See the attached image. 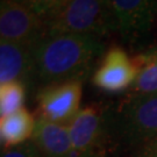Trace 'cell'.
<instances>
[{
    "mask_svg": "<svg viewBox=\"0 0 157 157\" xmlns=\"http://www.w3.org/2000/svg\"><path fill=\"white\" fill-rule=\"evenodd\" d=\"M12 1H15V2H19V4H25L26 5V1L27 0H12Z\"/></svg>",
    "mask_w": 157,
    "mask_h": 157,
    "instance_id": "17",
    "label": "cell"
},
{
    "mask_svg": "<svg viewBox=\"0 0 157 157\" xmlns=\"http://www.w3.org/2000/svg\"><path fill=\"white\" fill-rule=\"evenodd\" d=\"M1 157H42L37 147L32 140L25 142L22 144L8 148H2Z\"/></svg>",
    "mask_w": 157,
    "mask_h": 157,
    "instance_id": "15",
    "label": "cell"
},
{
    "mask_svg": "<svg viewBox=\"0 0 157 157\" xmlns=\"http://www.w3.org/2000/svg\"><path fill=\"white\" fill-rule=\"evenodd\" d=\"M26 89L22 83L12 82L0 85V119L23 108Z\"/></svg>",
    "mask_w": 157,
    "mask_h": 157,
    "instance_id": "13",
    "label": "cell"
},
{
    "mask_svg": "<svg viewBox=\"0 0 157 157\" xmlns=\"http://www.w3.org/2000/svg\"><path fill=\"white\" fill-rule=\"evenodd\" d=\"M47 23V33L99 37L113 30L108 0H69Z\"/></svg>",
    "mask_w": 157,
    "mask_h": 157,
    "instance_id": "2",
    "label": "cell"
},
{
    "mask_svg": "<svg viewBox=\"0 0 157 157\" xmlns=\"http://www.w3.org/2000/svg\"><path fill=\"white\" fill-rule=\"evenodd\" d=\"M113 30L126 37L149 32L157 14V0H108Z\"/></svg>",
    "mask_w": 157,
    "mask_h": 157,
    "instance_id": "7",
    "label": "cell"
},
{
    "mask_svg": "<svg viewBox=\"0 0 157 157\" xmlns=\"http://www.w3.org/2000/svg\"><path fill=\"white\" fill-rule=\"evenodd\" d=\"M47 34V23L27 5L12 0L0 2V40L35 45Z\"/></svg>",
    "mask_w": 157,
    "mask_h": 157,
    "instance_id": "4",
    "label": "cell"
},
{
    "mask_svg": "<svg viewBox=\"0 0 157 157\" xmlns=\"http://www.w3.org/2000/svg\"><path fill=\"white\" fill-rule=\"evenodd\" d=\"M77 157H102L106 152V119L97 107L82 108L67 124Z\"/></svg>",
    "mask_w": 157,
    "mask_h": 157,
    "instance_id": "5",
    "label": "cell"
},
{
    "mask_svg": "<svg viewBox=\"0 0 157 157\" xmlns=\"http://www.w3.org/2000/svg\"><path fill=\"white\" fill-rule=\"evenodd\" d=\"M137 67L124 49L113 47L105 54L92 77L93 84L106 92H120L132 87L137 77Z\"/></svg>",
    "mask_w": 157,
    "mask_h": 157,
    "instance_id": "8",
    "label": "cell"
},
{
    "mask_svg": "<svg viewBox=\"0 0 157 157\" xmlns=\"http://www.w3.org/2000/svg\"><path fill=\"white\" fill-rule=\"evenodd\" d=\"M82 82L72 80L41 87L37 93L39 117L61 124H69L80 111Z\"/></svg>",
    "mask_w": 157,
    "mask_h": 157,
    "instance_id": "6",
    "label": "cell"
},
{
    "mask_svg": "<svg viewBox=\"0 0 157 157\" xmlns=\"http://www.w3.org/2000/svg\"><path fill=\"white\" fill-rule=\"evenodd\" d=\"M33 47L0 40V85L33 80Z\"/></svg>",
    "mask_w": 157,
    "mask_h": 157,
    "instance_id": "9",
    "label": "cell"
},
{
    "mask_svg": "<svg viewBox=\"0 0 157 157\" xmlns=\"http://www.w3.org/2000/svg\"><path fill=\"white\" fill-rule=\"evenodd\" d=\"M118 130L130 146L157 139V93H135L120 107Z\"/></svg>",
    "mask_w": 157,
    "mask_h": 157,
    "instance_id": "3",
    "label": "cell"
},
{
    "mask_svg": "<svg viewBox=\"0 0 157 157\" xmlns=\"http://www.w3.org/2000/svg\"><path fill=\"white\" fill-rule=\"evenodd\" d=\"M67 1L69 0H27L26 5L44 21H48Z\"/></svg>",
    "mask_w": 157,
    "mask_h": 157,
    "instance_id": "14",
    "label": "cell"
},
{
    "mask_svg": "<svg viewBox=\"0 0 157 157\" xmlns=\"http://www.w3.org/2000/svg\"><path fill=\"white\" fill-rule=\"evenodd\" d=\"M32 141L42 157H77L67 124L37 117Z\"/></svg>",
    "mask_w": 157,
    "mask_h": 157,
    "instance_id": "10",
    "label": "cell"
},
{
    "mask_svg": "<svg viewBox=\"0 0 157 157\" xmlns=\"http://www.w3.org/2000/svg\"><path fill=\"white\" fill-rule=\"evenodd\" d=\"M36 119L25 107L17 113L0 119L1 147L8 148L32 140Z\"/></svg>",
    "mask_w": 157,
    "mask_h": 157,
    "instance_id": "11",
    "label": "cell"
},
{
    "mask_svg": "<svg viewBox=\"0 0 157 157\" xmlns=\"http://www.w3.org/2000/svg\"><path fill=\"white\" fill-rule=\"evenodd\" d=\"M137 157H157V139L141 147Z\"/></svg>",
    "mask_w": 157,
    "mask_h": 157,
    "instance_id": "16",
    "label": "cell"
},
{
    "mask_svg": "<svg viewBox=\"0 0 157 157\" xmlns=\"http://www.w3.org/2000/svg\"><path fill=\"white\" fill-rule=\"evenodd\" d=\"M102 50L104 45L97 36L47 33L33 47V80L41 87L83 82Z\"/></svg>",
    "mask_w": 157,
    "mask_h": 157,
    "instance_id": "1",
    "label": "cell"
},
{
    "mask_svg": "<svg viewBox=\"0 0 157 157\" xmlns=\"http://www.w3.org/2000/svg\"><path fill=\"white\" fill-rule=\"evenodd\" d=\"M134 62L139 72L132 90L135 93H157V47L140 54Z\"/></svg>",
    "mask_w": 157,
    "mask_h": 157,
    "instance_id": "12",
    "label": "cell"
}]
</instances>
